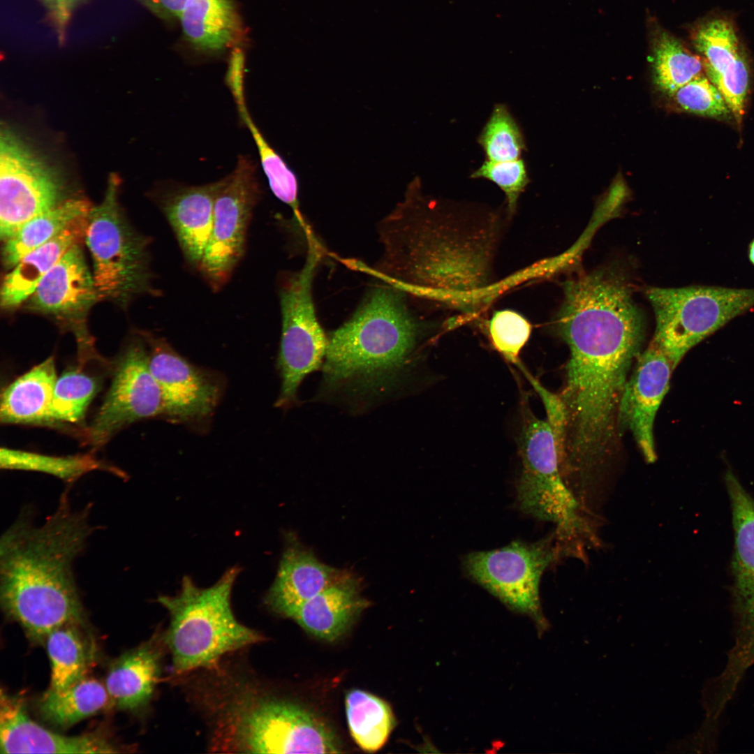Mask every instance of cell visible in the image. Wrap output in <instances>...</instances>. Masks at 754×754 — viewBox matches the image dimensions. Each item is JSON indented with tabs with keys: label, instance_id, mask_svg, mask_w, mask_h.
I'll list each match as a JSON object with an SVG mask.
<instances>
[{
	"label": "cell",
	"instance_id": "obj_42",
	"mask_svg": "<svg viewBox=\"0 0 754 754\" xmlns=\"http://www.w3.org/2000/svg\"><path fill=\"white\" fill-rule=\"evenodd\" d=\"M57 1L58 0H40V1L47 9L51 19H52L54 15L57 8Z\"/></svg>",
	"mask_w": 754,
	"mask_h": 754
},
{
	"label": "cell",
	"instance_id": "obj_20",
	"mask_svg": "<svg viewBox=\"0 0 754 754\" xmlns=\"http://www.w3.org/2000/svg\"><path fill=\"white\" fill-rule=\"evenodd\" d=\"M692 41L703 56V67L709 80L727 101L744 98L748 89L749 73L732 24L715 18L700 24Z\"/></svg>",
	"mask_w": 754,
	"mask_h": 754
},
{
	"label": "cell",
	"instance_id": "obj_24",
	"mask_svg": "<svg viewBox=\"0 0 754 754\" xmlns=\"http://www.w3.org/2000/svg\"><path fill=\"white\" fill-rule=\"evenodd\" d=\"M161 673V653L147 642L121 655L105 679L110 698L121 709L144 707L152 696Z\"/></svg>",
	"mask_w": 754,
	"mask_h": 754
},
{
	"label": "cell",
	"instance_id": "obj_22",
	"mask_svg": "<svg viewBox=\"0 0 754 754\" xmlns=\"http://www.w3.org/2000/svg\"><path fill=\"white\" fill-rule=\"evenodd\" d=\"M367 605L360 594L357 580L342 573L302 605L291 618L312 635L331 642L341 636Z\"/></svg>",
	"mask_w": 754,
	"mask_h": 754
},
{
	"label": "cell",
	"instance_id": "obj_13",
	"mask_svg": "<svg viewBox=\"0 0 754 754\" xmlns=\"http://www.w3.org/2000/svg\"><path fill=\"white\" fill-rule=\"evenodd\" d=\"M80 244L71 247L45 275L28 299V307L53 317L73 333L83 367L100 360L86 323L89 309L99 299Z\"/></svg>",
	"mask_w": 754,
	"mask_h": 754
},
{
	"label": "cell",
	"instance_id": "obj_33",
	"mask_svg": "<svg viewBox=\"0 0 754 754\" xmlns=\"http://www.w3.org/2000/svg\"><path fill=\"white\" fill-rule=\"evenodd\" d=\"M99 389L98 381L82 369L66 370L57 378L49 411V424H77Z\"/></svg>",
	"mask_w": 754,
	"mask_h": 754
},
{
	"label": "cell",
	"instance_id": "obj_18",
	"mask_svg": "<svg viewBox=\"0 0 754 754\" xmlns=\"http://www.w3.org/2000/svg\"><path fill=\"white\" fill-rule=\"evenodd\" d=\"M1 753H114L117 748L98 734L75 737L52 732L32 720L22 703L1 691Z\"/></svg>",
	"mask_w": 754,
	"mask_h": 754
},
{
	"label": "cell",
	"instance_id": "obj_8",
	"mask_svg": "<svg viewBox=\"0 0 754 754\" xmlns=\"http://www.w3.org/2000/svg\"><path fill=\"white\" fill-rule=\"evenodd\" d=\"M120 179L108 177L105 196L91 207L84 241L91 254L93 276L99 300L126 306L147 290L149 272L147 240L123 216L118 202Z\"/></svg>",
	"mask_w": 754,
	"mask_h": 754
},
{
	"label": "cell",
	"instance_id": "obj_28",
	"mask_svg": "<svg viewBox=\"0 0 754 754\" xmlns=\"http://www.w3.org/2000/svg\"><path fill=\"white\" fill-rule=\"evenodd\" d=\"M109 698L105 686L84 677L63 690L48 689L40 700L39 709L44 719L66 728L99 712Z\"/></svg>",
	"mask_w": 754,
	"mask_h": 754
},
{
	"label": "cell",
	"instance_id": "obj_7",
	"mask_svg": "<svg viewBox=\"0 0 754 754\" xmlns=\"http://www.w3.org/2000/svg\"><path fill=\"white\" fill-rule=\"evenodd\" d=\"M646 296L656 323L651 343L665 355L673 369L692 348L754 306V288H650Z\"/></svg>",
	"mask_w": 754,
	"mask_h": 754
},
{
	"label": "cell",
	"instance_id": "obj_12",
	"mask_svg": "<svg viewBox=\"0 0 754 754\" xmlns=\"http://www.w3.org/2000/svg\"><path fill=\"white\" fill-rule=\"evenodd\" d=\"M60 179L9 128L0 133V235L3 241L27 221L61 201Z\"/></svg>",
	"mask_w": 754,
	"mask_h": 754
},
{
	"label": "cell",
	"instance_id": "obj_37",
	"mask_svg": "<svg viewBox=\"0 0 754 754\" xmlns=\"http://www.w3.org/2000/svg\"><path fill=\"white\" fill-rule=\"evenodd\" d=\"M496 184L505 193L509 213L515 212L521 194L530 182L526 163L518 158L505 161L485 160L471 176Z\"/></svg>",
	"mask_w": 754,
	"mask_h": 754
},
{
	"label": "cell",
	"instance_id": "obj_25",
	"mask_svg": "<svg viewBox=\"0 0 754 754\" xmlns=\"http://www.w3.org/2000/svg\"><path fill=\"white\" fill-rule=\"evenodd\" d=\"M57 379L54 360L50 357L13 380L1 394V422L49 424Z\"/></svg>",
	"mask_w": 754,
	"mask_h": 754
},
{
	"label": "cell",
	"instance_id": "obj_29",
	"mask_svg": "<svg viewBox=\"0 0 754 754\" xmlns=\"http://www.w3.org/2000/svg\"><path fill=\"white\" fill-rule=\"evenodd\" d=\"M346 711L353 740L360 748L367 752L380 749L395 725L390 705L364 690L354 689L347 693Z\"/></svg>",
	"mask_w": 754,
	"mask_h": 754
},
{
	"label": "cell",
	"instance_id": "obj_15",
	"mask_svg": "<svg viewBox=\"0 0 754 754\" xmlns=\"http://www.w3.org/2000/svg\"><path fill=\"white\" fill-rule=\"evenodd\" d=\"M725 482L734 530L731 593L735 642L732 649L739 658L754 662V498L730 469Z\"/></svg>",
	"mask_w": 754,
	"mask_h": 754
},
{
	"label": "cell",
	"instance_id": "obj_2",
	"mask_svg": "<svg viewBox=\"0 0 754 754\" xmlns=\"http://www.w3.org/2000/svg\"><path fill=\"white\" fill-rule=\"evenodd\" d=\"M419 335L404 293L390 285L375 288L327 337L325 388L357 397L390 392L412 364Z\"/></svg>",
	"mask_w": 754,
	"mask_h": 754
},
{
	"label": "cell",
	"instance_id": "obj_40",
	"mask_svg": "<svg viewBox=\"0 0 754 754\" xmlns=\"http://www.w3.org/2000/svg\"><path fill=\"white\" fill-rule=\"evenodd\" d=\"M149 11L163 20L179 18L188 0H138Z\"/></svg>",
	"mask_w": 754,
	"mask_h": 754
},
{
	"label": "cell",
	"instance_id": "obj_43",
	"mask_svg": "<svg viewBox=\"0 0 754 754\" xmlns=\"http://www.w3.org/2000/svg\"><path fill=\"white\" fill-rule=\"evenodd\" d=\"M749 258L752 263L754 265V240L752 242L750 246Z\"/></svg>",
	"mask_w": 754,
	"mask_h": 754
},
{
	"label": "cell",
	"instance_id": "obj_11",
	"mask_svg": "<svg viewBox=\"0 0 754 754\" xmlns=\"http://www.w3.org/2000/svg\"><path fill=\"white\" fill-rule=\"evenodd\" d=\"M561 554L550 539L528 544L514 542L468 554L467 575L510 608L541 621L539 584L545 569Z\"/></svg>",
	"mask_w": 754,
	"mask_h": 754
},
{
	"label": "cell",
	"instance_id": "obj_32",
	"mask_svg": "<svg viewBox=\"0 0 754 754\" xmlns=\"http://www.w3.org/2000/svg\"><path fill=\"white\" fill-rule=\"evenodd\" d=\"M52 631L45 642L51 664L49 690L65 689L84 678L90 661L89 649L74 626Z\"/></svg>",
	"mask_w": 754,
	"mask_h": 754
},
{
	"label": "cell",
	"instance_id": "obj_1",
	"mask_svg": "<svg viewBox=\"0 0 754 754\" xmlns=\"http://www.w3.org/2000/svg\"><path fill=\"white\" fill-rule=\"evenodd\" d=\"M91 508L73 509L66 490L42 524L27 509L1 537V608L34 642L84 621L73 565L94 530Z\"/></svg>",
	"mask_w": 754,
	"mask_h": 754
},
{
	"label": "cell",
	"instance_id": "obj_31",
	"mask_svg": "<svg viewBox=\"0 0 754 754\" xmlns=\"http://www.w3.org/2000/svg\"><path fill=\"white\" fill-rule=\"evenodd\" d=\"M651 34L654 82L660 91L673 95L701 75L702 61L678 39L660 26L653 27Z\"/></svg>",
	"mask_w": 754,
	"mask_h": 754
},
{
	"label": "cell",
	"instance_id": "obj_14",
	"mask_svg": "<svg viewBox=\"0 0 754 754\" xmlns=\"http://www.w3.org/2000/svg\"><path fill=\"white\" fill-rule=\"evenodd\" d=\"M165 414L161 388L149 367V353L139 341L131 343L117 364L110 387L87 431L94 448L136 421Z\"/></svg>",
	"mask_w": 754,
	"mask_h": 754
},
{
	"label": "cell",
	"instance_id": "obj_21",
	"mask_svg": "<svg viewBox=\"0 0 754 754\" xmlns=\"http://www.w3.org/2000/svg\"><path fill=\"white\" fill-rule=\"evenodd\" d=\"M342 572L320 561L297 542L286 548L276 577L265 597L274 612L290 617L305 602L316 596Z\"/></svg>",
	"mask_w": 754,
	"mask_h": 754
},
{
	"label": "cell",
	"instance_id": "obj_30",
	"mask_svg": "<svg viewBox=\"0 0 754 754\" xmlns=\"http://www.w3.org/2000/svg\"><path fill=\"white\" fill-rule=\"evenodd\" d=\"M0 466L5 470L36 471L51 475L68 485L96 470H104L121 478L126 476L122 471L102 462L91 454L52 456L1 448Z\"/></svg>",
	"mask_w": 754,
	"mask_h": 754
},
{
	"label": "cell",
	"instance_id": "obj_35",
	"mask_svg": "<svg viewBox=\"0 0 754 754\" xmlns=\"http://www.w3.org/2000/svg\"><path fill=\"white\" fill-rule=\"evenodd\" d=\"M486 160L505 161L520 158L526 149L522 130L508 108L496 104L478 138Z\"/></svg>",
	"mask_w": 754,
	"mask_h": 754
},
{
	"label": "cell",
	"instance_id": "obj_38",
	"mask_svg": "<svg viewBox=\"0 0 754 754\" xmlns=\"http://www.w3.org/2000/svg\"><path fill=\"white\" fill-rule=\"evenodd\" d=\"M672 96L682 109L698 115L723 118L731 112L720 91L702 75L680 87Z\"/></svg>",
	"mask_w": 754,
	"mask_h": 754
},
{
	"label": "cell",
	"instance_id": "obj_9",
	"mask_svg": "<svg viewBox=\"0 0 754 754\" xmlns=\"http://www.w3.org/2000/svg\"><path fill=\"white\" fill-rule=\"evenodd\" d=\"M314 241L309 243L306 262L280 290L282 328L278 366L281 387L276 405L286 407L295 401L302 381L320 367L327 337L316 316L312 282L320 260Z\"/></svg>",
	"mask_w": 754,
	"mask_h": 754
},
{
	"label": "cell",
	"instance_id": "obj_17",
	"mask_svg": "<svg viewBox=\"0 0 754 754\" xmlns=\"http://www.w3.org/2000/svg\"><path fill=\"white\" fill-rule=\"evenodd\" d=\"M149 367L163 398L165 414L189 419L208 414L218 394L216 385L162 340H152Z\"/></svg>",
	"mask_w": 754,
	"mask_h": 754
},
{
	"label": "cell",
	"instance_id": "obj_36",
	"mask_svg": "<svg viewBox=\"0 0 754 754\" xmlns=\"http://www.w3.org/2000/svg\"><path fill=\"white\" fill-rule=\"evenodd\" d=\"M531 325L520 313L503 309L493 313L488 334L493 347L509 362L517 365L519 354L531 334Z\"/></svg>",
	"mask_w": 754,
	"mask_h": 754
},
{
	"label": "cell",
	"instance_id": "obj_39",
	"mask_svg": "<svg viewBox=\"0 0 754 754\" xmlns=\"http://www.w3.org/2000/svg\"><path fill=\"white\" fill-rule=\"evenodd\" d=\"M517 366L522 371L542 399L547 414L546 421L553 432L561 466L567 439L568 414L566 405L559 394L552 392L541 385L521 362Z\"/></svg>",
	"mask_w": 754,
	"mask_h": 754
},
{
	"label": "cell",
	"instance_id": "obj_5",
	"mask_svg": "<svg viewBox=\"0 0 754 754\" xmlns=\"http://www.w3.org/2000/svg\"><path fill=\"white\" fill-rule=\"evenodd\" d=\"M522 473L517 500L525 512L556 525L565 554L584 559V548L596 545L597 535L584 516L586 512L567 485L553 432L546 420L523 402L519 436Z\"/></svg>",
	"mask_w": 754,
	"mask_h": 754
},
{
	"label": "cell",
	"instance_id": "obj_4",
	"mask_svg": "<svg viewBox=\"0 0 754 754\" xmlns=\"http://www.w3.org/2000/svg\"><path fill=\"white\" fill-rule=\"evenodd\" d=\"M239 572L232 567L207 588L185 576L178 593L158 598L170 614L164 640L174 672L212 668L226 654L263 641L260 633L241 623L233 614L231 593Z\"/></svg>",
	"mask_w": 754,
	"mask_h": 754
},
{
	"label": "cell",
	"instance_id": "obj_19",
	"mask_svg": "<svg viewBox=\"0 0 754 754\" xmlns=\"http://www.w3.org/2000/svg\"><path fill=\"white\" fill-rule=\"evenodd\" d=\"M222 179L199 186L170 185L161 207L186 258L198 267L210 239L216 198Z\"/></svg>",
	"mask_w": 754,
	"mask_h": 754
},
{
	"label": "cell",
	"instance_id": "obj_34",
	"mask_svg": "<svg viewBox=\"0 0 754 754\" xmlns=\"http://www.w3.org/2000/svg\"><path fill=\"white\" fill-rule=\"evenodd\" d=\"M240 117L257 146L263 170L274 195L287 204L300 223H305L299 209L298 184L293 172L267 143L251 118L246 103L237 106Z\"/></svg>",
	"mask_w": 754,
	"mask_h": 754
},
{
	"label": "cell",
	"instance_id": "obj_3",
	"mask_svg": "<svg viewBox=\"0 0 754 754\" xmlns=\"http://www.w3.org/2000/svg\"><path fill=\"white\" fill-rule=\"evenodd\" d=\"M385 267L373 270L403 292L466 306L484 287L487 248L448 235L406 200L385 219Z\"/></svg>",
	"mask_w": 754,
	"mask_h": 754
},
{
	"label": "cell",
	"instance_id": "obj_10",
	"mask_svg": "<svg viewBox=\"0 0 754 754\" xmlns=\"http://www.w3.org/2000/svg\"><path fill=\"white\" fill-rule=\"evenodd\" d=\"M221 179L210 239L198 266L214 290L228 281L242 257L248 225L260 193L256 165L247 156H239L234 170Z\"/></svg>",
	"mask_w": 754,
	"mask_h": 754
},
{
	"label": "cell",
	"instance_id": "obj_41",
	"mask_svg": "<svg viewBox=\"0 0 754 754\" xmlns=\"http://www.w3.org/2000/svg\"><path fill=\"white\" fill-rule=\"evenodd\" d=\"M82 0H58L52 17L59 44H64L73 13Z\"/></svg>",
	"mask_w": 754,
	"mask_h": 754
},
{
	"label": "cell",
	"instance_id": "obj_26",
	"mask_svg": "<svg viewBox=\"0 0 754 754\" xmlns=\"http://www.w3.org/2000/svg\"><path fill=\"white\" fill-rule=\"evenodd\" d=\"M179 20L186 39L202 52L223 51L240 36L239 16L230 0H188Z\"/></svg>",
	"mask_w": 754,
	"mask_h": 754
},
{
	"label": "cell",
	"instance_id": "obj_23",
	"mask_svg": "<svg viewBox=\"0 0 754 754\" xmlns=\"http://www.w3.org/2000/svg\"><path fill=\"white\" fill-rule=\"evenodd\" d=\"M89 214L75 219L61 232L26 254L10 269L1 288L3 309H14L27 300L61 258L71 247L84 240Z\"/></svg>",
	"mask_w": 754,
	"mask_h": 754
},
{
	"label": "cell",
	"instance_id": "obj_27",
	"mask_svg": "<svg viewBox=\"0 0 754 754\" xmlns=\"http://www.w3.org/2000/svg\"><path fill=\"white\" fill-rule=\"evenodd\" d=\"M91 207L84 200L70 199L27 221L4 240V266L13 268L23 256L53 239L75 219L88 214Z\"/></svg>",
	"mask_w": 754,
	"mask_h": 754
},
{
	"label": "cell",
	"instance_id": "obj_6",
	"mask_svg": "<svg viewBox=\"0 0 754 754\" xmlns=\"http://www.w3.org/2000/svg\"><path fill=\"white\" fill-rule=\"evenodd\" d=\"M224 748L258 753H339V740L325 721L285 700L244 696L221 722Z\"/></svg>",
	"mask_w": 754,
	"mask_h": 754
},
{
	"label": "cell",
	"instance_id": "obj_16",
	"mask_svg": "<svg viewBox=\"0 0 754 754\" xmlns=\"http://www.w3.org/2000/svg\"><path fill=\"white\" fill-rule=\"evenodd\" d=\"M672 366L652 343L640 354L621 394L618 429H629L645 461L657 459L653 427L658 410L670 387Z\"/></svg>",
	"mask_w": 754,
	"mask_h": 754
}]
</instances>
